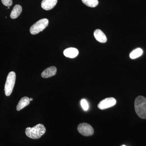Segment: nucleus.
Here are the masks:
<instances>
[{
  "instance_id": "obj_1",
  "label": "nucleus",
  "mask_w": 146,
  "mask_h": 146,
  "mask_svg": "<svg viewBox=\"0 0 146 146\" xmlns=\"http://www.w3.org/2000/svg\"><path fill=\"white\" fill-rule=\"evenodd\" d=\"M46 131L44 126L42 124H38L33 127H28L26 129L27 136L32 139H39Z\"/></svg>"
},
{
  "instance_id": "obj_2",
  "label": "nucleus",
  "mask_w": 146,
  "mask_h": 146,
  "mask_svg": "<svg viewBox=\"0 0 146 146\" xmlns=\"http://www.w3.org/2000/svg\"><path fill=\"white\" fill-rule=\"evenodd\" d=\"M134 107L137 115L140 118L146 119V98L142 96L137 97L134 102Z\"/></svg>"
},
{
  "instance_id": "obj_3",
  "label": "nucleus",
  "mask_w": 146,
  "mask_h": 146,
  "mask_svg": "<svg viewBox=\"0 0 146 146\" xmlns=\"http://www.w3.org/2000/svg\"><path fill=\"white\" fill-rule=\"evenodd\" d=\"M16 80V73L14 72H10L7 76L5 86V92L7 96H10L12 93L15 85Z\"/></svg>"
},
{
  "instance_id": "obj_4",
  "label": "nucleus",
  "mask_w": 146,
  "mask_h": 146,
  "mask_svg": "<svg viewBox=\"0 0 146 146\" xmlns=\"http://www.w3.org/2000/svg\"><path fill=\"white\" fill-rule=\"evenodd\" d=\"M48 20L46 18L41 19L32 26L30 29V32L32 35L38 34L48 27Z\"/></svg>"
},
{
  "instance_id": "obj_5",
  "label": "nucleus",
  "mask_w": 146,
  "mask_h": 146,
  "mask_svg": "<svg viewBox=\"0 0 146 146\" xmlns=\"http://www.w3.org/2000/svg\"><path fill=\"white\" fill-rule=\"evenodd\" d=\"M77 129L80 134L85 136H92L94 133L93 127L87 123H82L80 124L78 126Z\"/></svg>"
},
{
  "instance_id": "obj_6",
  "label": "nucleus",
  "mask_w": 146,
  "mask_h": 146,
  "mask_svg": "<svg viewBox=\"0 0 146 146\" xmlns=\"http://www.w3.org/2000/svg\"><path fill=\"white\" fill-rule=\"evenodd\" d=\"M116 104V100L114 98H107L100 102L98 105V107L101 110L107 109L114 106Z\"/></svg>"
},
{
  "instance_id": "obj_7",
  "label": "nucleus",
  "mask_w": 146,
  "mask_h": 146,
  "mask_svg": "<svg viewBox=\"0 0 146 146\" xmlns=\"http://www.w3.org/2000/svg\"><path fill=\"white\" fill-rule=\"evenodd\" d=\"M58 0H43L41 7L45 10H50L52 9L57 3Z\"/></svg>"
},
{
  "instance_id": "obj_8",
  "label": "nucleus",
  "mask_w": 146,
  "mask_h": 146,
  "mask_svg": "<svg viewBox=\"0 0 146 146\" xmlns=\"http://www.w3.org/2000/svg\"><path fill=\"white\" fill-rule=\"evenodd\" d=\"M56 68L55 66H51L43 71L41 76L44 78H48L54 76L56 74Z\"/></svg>"
},
{
  "instance_id": "obj_9",
  "label": "nucleus",
  "mask_w": 146,
  "mask_h": 146,
  "mask_svg": "<svg viewBox=\"0 0 146 146\" xmlns=\"http://www.w3.org/2000/svg\"><path fill=\"white\" fill-rule=\"evenodd\" d=\"M78 50L74 48H69L64 50L63 54L66 57L74 58L78 55Z\"/></svg>"
},
{
  "instance_id": "obj_10",
  "label": "nucleus",
  "mask_w": 146,
  "mask_h": 146,
  "mask_svg": "<svg viewBox=\"0 0 146 146\" xmlns=\"http://www.w3.org/2000/svg\"><path fill=\"white\" fill-rule=\"evenodd\" d=\"M94 36L97 41L101 43H105L107 41V37L101 30H96L94 32Z\"/></svg>"
},
{
  "instance_id": "obj_11",
  "label": "nucleus",
  "mask_w": 146,
  "mask_h": 146,
  "mask_svg": "<svg viewBox=\"0 0 146 146\" xmlns=\"http://www.w3.org/2000/svg\"><path fill=\"white\" fill-rule=\"evenodd\" d=\"M29 98L27 97H24L21 98L20 101L18 102L17 106V111H20L21 110L25 107L29 105L30 104Z\"/></svg>"
},
{
  "instance_id": "obj_12",
  "label": "nucleus",
  "mask_w": 146,
  "mask_h": 146,
  "mask_svg": "<svg viewBox=\"0 0 146 146\" xmlns=\"http://www.w3.org/2000/svg\"><path fill=\"white\" fill-rule=\"evenodd\" d=\"M22 7L19 5H16L13 7L11 13L10 14L11 18L12 19H16L21 15L22 13Z\"/></svg>"
},
{
  "instance_id": "obj_13",
  "label": "nucleus",
  "mask_w": 146,
  "mask_h": 146,
  "mask_svg": "<svg viewBox=\"0 0 146 146\" xmlns=\"http://www.w3.org/2000/svg\"><path fill=\"white\" fill-rule=\"evenodd\" d=\"M143 54V50L141 48H137L133 50L129 54L131 59H135L141 56Z\"/></svg>"
},
{
  "instance_id": "obj_14",
  "label": "nucleus",
  "mask_w": 146,
  "mask_h": 146,
  "mask_svg": "<svg viewBox=\"0 0 146 146\" xmlns=\"http://www.w3.org/2000/svg\"><path fill=\"white\" fill-rule=\"evenodd\" d=\"M85 5L91 7H95L98 5V0H82Z\"/></svg>"
},
{
  "instance_id": "obj_15",
  "label": "nucleus",
  "mask_w": 146,
  "mask_h": 146,
  "mask_svg": "<svg viewBox=\"0 0 146 146\" xmlns=\"http://www.w3.org/2000/svg\"><path fill=\"white\" fill-rule=\"evenodd\" d=\"M82 108L85 111L88 110L89 109V104H88V102L86 101V100L84 99H82L81 100V102H80Z\"/></svg>"
},
{
  "instance_id": "obj_16",
  "label": "nucleus",
  "mask_w": 146,
  "mask_h": 146,
  "mask_svg": "<svg viewBox=\"0 0 146 146\" xmlns=\"http://www.w3.org/2000/svg\"><path fill=\"white\" fill-rule=\"evenodd\" d=\"M1 1L4 5L8 7L11 6L13 4L12 0H1Z\"/></svg>"
},
{
  "instance_id": "obj_17",
  "label": "nucleus",
  "mask_w": 146,
  "mask_h": 146,
  "mask_svg": "<svg viewBox=\"0 0 146 146\" xmlns=\"http://www.w3.org/2000/svg\"><path fill=\"white\" fill-rule=\"evenodd\" d=\"M30 101H32L33 99V98H29Z\"/></svg>"
},
{
  "instance_id": "obj_18",
  "label": "nucleus",
  "mask_w": 146,
  "mask_h": 146,
  "mask_svg": "<svg viewBox=\"0 0 146 146\" xmlns=\"http://www.w3.org/2000/svg\"><path fill=\"white\" fill-rule=\"evenodd\" d=\"M8 9H10V7H8Z\"/></svg>"
},
{
  "instance_id": "obj_19",
  "label": "nucleus",
  "mask_w": 146,
  "mask_h": 146,
  "mask_svg": "<svg viewBox=\"0 0 146 146\" xmlns=\"http://www.w3.org/2000/svg\"><path fill=\"white\" fill-rule=\"evenodd\" d=\"M122 146H126L125 145H123Z\"/></svg>"
}]
</instances>
